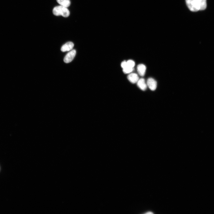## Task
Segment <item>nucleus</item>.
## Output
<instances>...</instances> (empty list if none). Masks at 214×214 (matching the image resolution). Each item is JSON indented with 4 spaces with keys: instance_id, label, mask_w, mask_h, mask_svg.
<instances>
[{
    "instance_id": "obj_2",
    "label": "nucleus",
    "mask_w": 214,
    "mask_h": 214,
    "mask_svg": "<svg viewBox=\"0 0 214 214\" xmlns=\"http://www.w3.org/2000/svg\"><path fill=\"white\" fill-rule=\"evenodd\" d=\"M53 14L56 16L62 15L67 17L70 15V12L67 7L62 5L54 7L53 10Z\"/></svg>"
},
{
    "instance_id": "obj_9",
    "label": "nucleus",
    "mask_w": 214,
    "mask_h": 214,
    "mask_svg": "<svg viewBox=\"0 0 214 214\" xmlns=\"http://www.w3.org/2000/svg\"><path fill=\"white\" fill-rule=\"evenodd\" d=\"M56 1L60 5L66 7H69L70 4V0H56Z\"/></svg>"
},
{
    "instance_id": "obj_1",
    "label": "nucleus",
    "mask_w": 214,
    "mask_h": 214,
    "mask_svg": "<svg viewBox=\"0 0 214 214\" xmlns=\"http://www.w3.org/2000/svg\"><path fill=\"white\" fill-rule=\"evenodd\" d=\"M186 4L191 11L196 12L205 10L207 7L206 0H185Z\"/></svg>"
},
{
    "instance_id": "obj_8",
    "label": "nucleus",
    "mask_w": 214,
    "mask_h": 214,
    "mask_svg": "<svg viewBox=\"0 0 214 214\" xmlns=\"http://www.w3.org/2000/svg\"><path fill=\"white\" fill-rule=\"evenodd\" d=\"M146 69L145 66L143 64H140L137 67L138 72L139 74L141 76H143L144 75Z\"/></svg>"
},
{
    "instance_id": "obj_11",
    "label": "nucleus",
    "mask_w": 214,
    "mask_h": 214,
    "mask_svg": "<svg viewBox=\"0 0 214 214\" xmlns=\"http://www.w3.org/2000/svg\"><path fill=\"white\" fill-rule=\"evenodd\" d=\"M128 66L133 68L135 65L134 62L132 60H129L127 61Z\"/></svg>"
},
{
    "instance_id": "obj_3",
    "label": "nucleus",
    "mask_w": 214,
    "mask_h": 214,
    "mask_svg": "<svg viewBox=\"0 0 214 214\" xmlns=\"http://www.w3.org/2000/svg\"><path fill=\"white\" fill-rule=\"evenodd\" d=\"M76 54V51L74 49L68 52L64 57V62L67 63L71 62L75 57Z\"/></svg>"
},
{
    "instance_id": "obj_7",
    "label": "nucleus",
    "mask_w": 214,
    "mask_h": 214,
    "mask_svg": "<svg viewBox=\"0 0 214 214\" xmlns=\"http://www.w3.org/2000/svg\"><path fill=\"white\" fill-rule=\"evenodd\" d=\"M138 87L141 90L144 91L147 88V85L143 78L139 79L137 82Z\"/></svg>"
},
{
    "instance_id": "obj_10",
    "label": "nucleus",
    "mask_w": 214,
    "mask_h": 214,
    "mask_svg": "<svg viewBox=\"0 0 214 214\" xmlns=\"http://www.w3.org/2000/svg\"><path fill=\"white\" fill-rule=\"evenodd\" d=\"M133 70V68L127 66L123 68V71L125 74L130 73L132 72Z\"/></svg>"
},
{
    "instance_id": "obj_12",
    "label": "nucleus",
    "mask_w": 214,
    "mask_h": 214,
    "mask_svg": "<svg viewBox=\"0 0 214 214\" xmlns=\"http://www.w3.org/2000/svg\"><path fill=\"white\" fill-rule=\"evenodd\" d=\"M121 66L122 68H124L128 66L127 61H124L122 62L121 63Z\"/></svg>"
},
{
    "instance_id": "obj_4",
    "label": "nucleus",
    "mask_w": 214,
    "mask_h": 214,
    "mask_svg": "<svg viewBox=\"0 0 214 214\" xmlns=\"http://www.w3.org/2000/svg\"><path fill=\"white\" fill-rule=\"evenodd\" d=\"M147 85L150 90L154 91L156 88L157 82L153 78H150L147 80Z\"/></svg>"
},
{
    "instance_id": "obj_5",
    "label": "nucleus",
    "mask_w": 214,
    "mask_h": 214,
    "mask_svg": "<svg viewBox=\"0 0 214 214\" xmlns=\"http://www.w3.org/2000/svg\"><path fill=\"white\" fill-rule=\"evenodd\" d=\"M74 46L73 43L71 42H69L64 44L61 48V51L64 52L72 50Z\"/></svg>"
},
{
    "instance_id": "obj_6",
    "label": "nucleus",
    "mask_w": 214,
    "mask_h": 214,
    "mask_svg": "<svg viewBox=\"0 0 214 214\" xmlns=\"http://www.w3.org/2000/svg\"><path fill=\"white\" fill-rule=\"evenodd\" d=\"M127 78L130 82L133 84L137 83L139 79L138 75L135 73L130 74L128 75Z\"/></svg>"
}]
</instances>
